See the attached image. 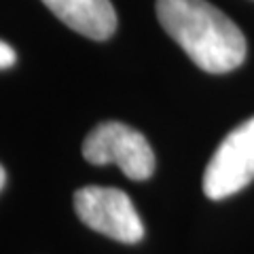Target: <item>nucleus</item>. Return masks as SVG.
Masks as SVG:
<instances>
[{"mask_svg":"<svg viewBox=\"0 0 254 254\" xmlns=\"http://www.w3.org/2000/svg\"><path fill=\"white\" fill-rule=\"evenodd\" d=\"M254 180V117L237 125L214 150L203 174L208 199H225Z\"/></svg>","mask_w":254,"mask_h":254,"instance_id":"nucleus-4","label":"nucleus"},{"mask_svg":"<svg viewBox=\"0 0 254 254\" xmlns=\"http://www.w3.org/2000/svg\"><path fill=\"white\" fill-rule=\"evenodd\" d=\"M68 28L93 41H106L117 30V13L110 0H43Z\"/></svg>","mask_w":254,"mask_h":254,"instance_id":"nucleus-5","label":"nucleus"},{"mask_svg":"<svg viewBox=\"0 0 254 254\" xmlns=\"http://www.w3.org/2000/svg\"><path fill=\"white\" fill-rule=\"evenodd\" d=\"M4 182H6V172H4L2 165H0V189L4 187Z\"/></svg>","mask_w":254,"mask_h":254,"instance_id":"nucleus-7","label":"nucleus"},{"mask_svg":"<svg viewBox=\"0 0 254 254\" xmlns=\"http://www.w3.org/2000/svg\"><path fill=\"white\" fill-rule=\"evenodd\" d=\"M76 216L93 231L123 244L144 237V225L129 195L113 187H83L74 193Z\"/></svg>","mask_w":254,"mask_h":254,"instance_id":"nucleus-3","label":"nucleus"},{"mask_svg":"<svg viewBox=\"0 0 254 254\" xmlns=\"http://www.w3.org/2000/svg\"><path fill=\"white\" fill-rule=\"evenodd\" d=\"M83 157L93 165L115 163L131 180H146L155 172V153L148 140L119 121L95 127L83 142Z\"/></svg>","mask_w":254,"mask_h":254,"instance_id":"nucleus-2","label":"nucleus"},{"mask_svg":"<svg viewBox=\"0 0 254 254\" xmlns=\"http://www.w3.org/2000/svg\"><path fill=\"white\" fill-rule=\"evenodd\" d=\"M15 60H17V55H15L13 47L0 41V70H4V68H11L13 64H15Z\"/></svg>","mask_w":254,"mask_h":254,"instance_id":"nucleus-6","label":"nucleus"},{"mask_svg":"<svg viewBox=\"0 0 254 254\" xmlns=\"http://www.w3.org/2000/svg\"><path fill=\"white\" fill-rule=\"evenodd\" d=\"M157 17L205 72L225 74L244 64L248 51L244 32L208 0H157Z\"/></svg>","mask_w":254,"mask_h":254,"instance_id":"nucleus-1","label":"nucleus"}]
</instances>
